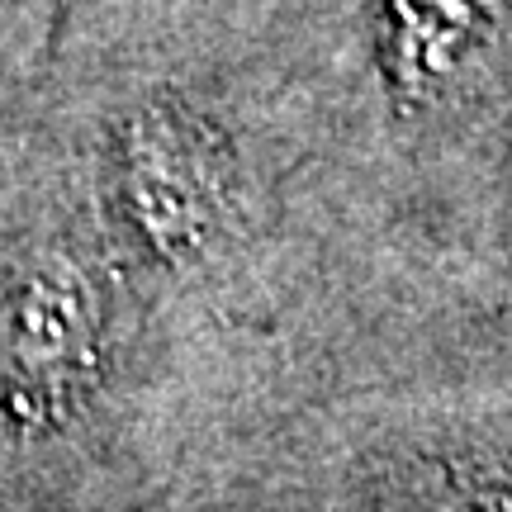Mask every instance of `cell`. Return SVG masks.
Returning a JSON list of instances; mask_svg holds the SVG:
<instances>
[{
    "mask_svg": "<svg viewBox=\"0 0 512 512\" xmlns=\"http://www.w3.org/2000/svg\"><path fill=\"white\" fill-rule=\"evenodd\" d=\"M233 152L204 114L147 105L114 138V200L157 261L209 252L233 214Z\"/></svg>",
    "mask_w": 512,
    "mask_h": 512,
    "instance_id": "obj_1",
    "label": "cell"
},
{
    "mask_svg": "<svg viewBox=\"0 0 512 512\" xmlns=\"http://www.w3.org/2000/svg\"><path fill=\"white\" fill-rule=\"evenodd\" d=\"M105 356V290L76 256H43L0 294V403L29 427L62 422Z\"/></svg>",
    "mask_w": 512,
    "mask_h": 512,
    "instance_id": "obj_2",
    "label": "cell"
},
{
    "mask_svg": "<svg viewBox=\"0 0 512 512\" xmlns=\"http://www.w3.org/2000/svg\"><path fill=\"white\" fill-rule=\"evenodd\" d=\"M508 0H380L375 43L403 110L446 100L494 48Z\"/></svg>",
    "mask_w": 512,
    "mask_h": 512,
    "instance_id": "obj_3",
    "label": "cell"
},
{
    "mask_svg": "<svg viewBox=\"0 0 512 512\" xmlns=\"http://www.w3.org/2000/svg\"><path fill=\"white\" fill-rule=\"evenodd\" d=\"M460 512H512V479H475Z\"/></svg>",
    "mask_w": 512,
    "mask_h": 512,
    "instance_id": "obj_4",
    "label": "cell"
},
{
    "mask_svg": "<svg viewBox=\"0 0 512 512\" xmlns=\"http://www.w3.org/2000/svg\"><path fill=\"white\" fill-rule=\"evenodd\" d=\"M57 15H67V0H57Z\"/></svg>",
    "mask_w": 512,
    "mask_h": 512,
    "instance_id": "obj_5",
    "label": "cell"
}]
</instances>
